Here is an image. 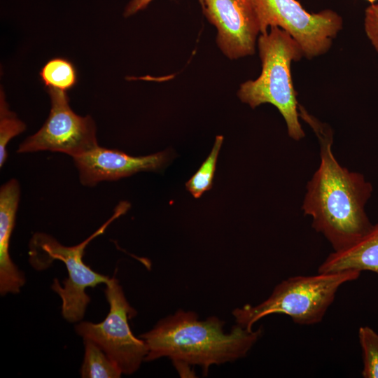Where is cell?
<instances>
[{
	"label": "cell",
	"mask_w": 378,
	"mask_h": 378,
	"mask_svg": "<svg viewBox=\"0 0 378 378\" xmlns=\"http://www.w3.org/2000/svg\"><path fill=\"white\" fill-rule=\"evenodd\" d=\"M20 197L19 182L12 178L0 188V293H18L25 276L15 265L9 253L10 239L15 227Z\"/></svg>",
	"instance_id": "8fae6325"
},
{
	"label": "cell",
	"mask_w": 378,
	"mask_h": 378,
	"mask_svg": "<svg viewBox=\"0 0 378 378\" xmlns=\"http://www.w3.org/2000/svg\"><path fill=\"white\" fill-rule=\"evenodd\" d=\"M130 206L127 202H120L106 222L76 246H64L51 235L43 232H36L31 238L29 262L35 270H46L56 260L62 261L66 266L68 278L62 282L63 286L55 279L51 288L62 300V314L66 321L74 323L83 319L90 301L86 288L106 284L110 281L111 277L96 272L83 262L85 248L93 239L104 233L111 222L124 214Z\"/></svg>",
	"instance_id": "5b68a950"
},
{
	"label": "cell",
	"mask_w": 378,
	"mask_h": 378,
	"mask_svg": "<svg viewBox=\"0 0 378 378\" xmlns=\"http://www.w3.org/2000/svg\"><path fill=\"white\" fill-rule=\"evenodd\" d=\"M26 130V125L11 111L6 100L4 90L0 92V167L8 157L6 146L15 136Z\"/></svg>",
	"instance_id": "2e32d148"
},
{
	"label": "cell",
	"mask_w": 378,
	"mask_h": 378,
	"mask_svg": "<svg viewBox=\"0 0 378 378\" xmlns=\"http://www.w3.org/2000/svg\"><path fill=\"white\" fill-rule=\"evenodd\" d=\"M363 24L368 38L378 52V4H370L366 8Z\"/></svg>",
	"instance_id": "ac0fdd59"
},
{
	"label": "cell",
	"mask_w": 378,
	"mask_h": 378,
	"mask_svg": "<svg viewBox=\"0 0 378 378\" xmlns=\"http://www.w3.org/2000/svg\"><path fill=\"white\" fill-rule=\"evenodd\" d=\"M207 20L216 29V44L230 59L255 53L261 34L255 0H203Z\"/></svg>",
	"instance_id": "9c48e42d"
},
{
	"label": "cell",
	"mask_w": 378,
	"mask_h": 378,
	"mask_svg": "<svg viewBox=\"0 0 378 378\" xmlns=\"http://www.w3.org/2000/svg\"><path fill=\"white\" fill-rule=\"evenodd\" d=\"M153 0H130L125 8L123 15L125 18L132 16L139 11L146 9ZM201 6L203 0H197Z\"/></svg>",
	"instance_id": "d6986e66"
},
{
	"label": "cell",
	"mask_w": 378,
	"mask_h": 378,
	"mask_svg": "<svg viewBox=\"0 0 378 378\" xmlns=\"http://www.w3.org/2000/svg\"><path fill=\"white\" fill-rule=\"evenodd\" d=\"M366 1H368V2H370L371 4H374V2H375L376 1H377V0H366Z\"/></svg>",
	"instance_id": "ffe728a7"
},
{
	"label": "cell",
	"mask_w": 378,
	"mask_h": 378,
	"mask_svg": "<svg viewBox=\"0 0 378 378\" xmlns=\"http://www.w3.org/2000/svg\"><path fill=\"white\" fill-rule=\"evenodd\" d=\"M85 355L80 369L83 378H118L122 374L119 368L94 342L83 340Z\"/></svg>",
	"instance_id": "4fadbf2b"
},
{
	"label": "cell",
	"mask_w": 378,
	"mask_h": 378,
	"mask_svg": "<svg viewBox=\"0 0 378 378\" xmlns=\"http://www.w3.org/2000/svg\"><path fill=\"white\" fill-rule=\"evenodd\" d=\"M48 92L51 108L47 120L38 132L19 145L17 152L50 150L74 158L97 148L96 125L92 118L75 113L66 92L48 88Z\"/></svg>",
	"instance_id": "ba28073f"
},
{
	"label": "cell",
	"mask_w": 378,
	"mask_h": 378,
	"mask_svg": "<svg viewBox=\"0 0 378 378\" xmlns=\"http://www.w3.org/2000/svg\"><path fill=\"white\" fill-rule=\"evenodd\" d=\"M299 114L314 131L320 148V164L307 182L302 209L312 218V227L326 238L334 251H340L372 227L365 211L372 187L363 174L350 172L338 162L332 153L333 134L328 125L301 105Z\"/></svg>",
	"instance_id": "6da1fadb"
},
{
	"label": "cell",
	"mask_w": 378,
	"mask_h": 378,
	"mask_svg": "<svg viewBox=\"0 0 378 378\" xmlns=\"http://www.w3.org/2000/svg\"><path fill=\"white\" fill-rule=\"evenodd\" d=\"M224 324L216 316L202 321L195 312L179 309L139 336L148 348L145 360L167 357L181 372L199 365L206 375L212 365L246 356L263 332L262 328L248 330L236 324L226 333Z\"/></svg>",
	"instance_id": "7a4b0ae2"
},
{
	"label": "cell",
	"mask_w": 378,
	"mask_h": 378,
	"mask_svg": "<svg viewBox=\"0 0 378 378\" xmlns=\"http://www.w3.org/2000/svg\"><path fill=\"white\" fill-rule=\"evenodd\" d=\"M167 153L134 157L117 149L97 148L76 158L80 183L94 186L104 181H116L140 172L157 171L167 162Z\"/></svg>",
	"instance_id": "30bf717a"
},
{
	"label": "cell",
	"mask_w": 378,
	"mask_h": 378,
	"mask_svg": "<svg viewBox=\"0 0 378 378\" xmlns=\"http://www.w3.org/2000/svg\"><path fill=\"white\" fill-rule=\"evenodd\" d=\"M358 340L363 353L362 376L378 378V333L368 326H361Z\"/></svg>",
	"instance_id": "e0dca14e"
},
{
	"label": "cell",
	"mask_w": 378,
	"mask_h": 378,
	"mask_svg": "<svg viewBox=\"0 0 378 378\" xmlns=\"http://www.w3.org/2000/svg\"><path fill=\"white\" fill-rule=\"evenodd\" d=\"M261 34L271 27L287 31L311 59L328 52L343 28L342 16L331 9L307 12L297 0H255Z\"/></svg>",
	"instance_id": "52a82bcc"
},
{
	"label": "cell",
	"mask_w": 378,
	"mask_h": 378,
	"mask_svg": "<svg viewBox=\"0 0 378 378\" xmlns=\"http://www.w3.org/2000/svg\"><path fill=\"white\" fill-rule=\"evenodd\" d=\"M257 46L261 73L256 79L242 83L237 96L252 108L263 104L274 106L286 122L288 136L300 141L305 134L299 120V103L292 80L291 64L300 60L303 52L292 36L278 27H271L266 33L260 34Z\"/></svg>",
	"instance_id": "3957f363"
},
{
	"label": "cell",
	"mask_w": 378,
	"mask_h": 378,
	"mask_svg": "<svg viewBox=\"0 0 378 378\" xmlns=\"http://www.w3.org/2000/svg\"><path fill=\"white\" fill-rule=\"evenodd\" d=\"M360 274L359 271L346 270L292 276L276 285L265 301L256 306L236 308L232 315L237 324L248 330L258 321L272 314L287 315L300 325L316 324L322 321L341 286L356 280Z\"/></svg>",
	"instance_id": "277c9868"
},
{
	"label": "cell",
	"mask_w": 378,
	"mask_h": 378,
	"mask_svg": "<svg viewBox=\"0 0 378 378\" xmlns=\"http://www.w3.org/2000/svg\"><path fill=\"white\" fill-rule=\"evenodd\" d=\"M106 285L104 293L109 312L105 319L98 323L81 321L75 330L83 340L98 345L122 374L130 375L145 360L147 345L144 340L136 337L130 328L128 321L136 312L127 300L118 279L111 277Z\"/></svg>",
	"instance_id": "8992f818"
},
{
	"label": "cell",
	"mask_w": 378,
	"mask_h": 378,
	"mask_svg": "<svg viewBox=\"0 0 378 378\" xmlns=\"http://www.w3.org/2000/svg\"><path fill=\"white\" fill-rule=\"evenodd\" d=\"M223 142V136L222 135L216 137L211 153L198 170L186 182L187 190L195 198H200L204 192L211 189L217 160Z\"/></svg>",
	"instance_id": "9a60e30c"
},
{
	"label": "cell",
	"mask_w": 378,
	"mask_h": 378,
	"mask_svg": "<svg viewBox=\"0 0 378 378\" xmlns=\"http://www.w3.org/2000/svg\"><path fill=\"white\" fill-rule=\"evenodd\" d=\"M46 88L66 92L77 82L76 70L68 59L57 57L49 60L40 71Z\"/></svg>",
	"instance_id": "5bb4252c"
},
{
	"label": "cell",
	"mask_w": 378,
	"mask_h": 378,
	"mask_svg": "<svg viewBox=\"0 0 378 378\" xmlns=\"http://www.w3.org/2000/svg\"><path fill=\"white\" fill-rule=\"evenodd\" d=\"M346 270L371 271L378 274V223L352 246L331 253L318 267V272Z\"/></svg>",
	"instance_id": "7c38bea8"
}]
</instances>
